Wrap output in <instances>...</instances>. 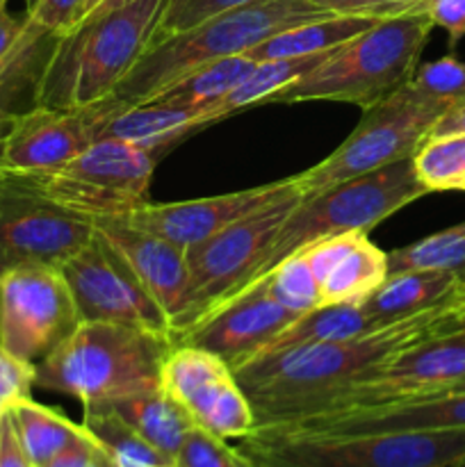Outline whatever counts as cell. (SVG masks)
I'll use <instances>...</instances> for the list:
<instances>
[{
    "label": "cell",
    "instance_id": "1",
    "mask_svg": "<svg viewBox=\"0 0 465 467\" xmlns=\"http://www.w3.org/2000/svg\"><path fill=\"white\" fill-rule=\"evenodd\" d=\"M463 299L363 336L267 351L235 365L232 377L253 406L255 429L290 422L315 400L369 377L413 342L454 328L456 308Z\"/></svg>",
    "mask_w": 465,
    "mask_h": 467
},
{
    "label": "cell",
    "instance_id": "45",
    "mask_svg": "<svg viewBox=\"0 0 465 467\" xmlns=\"http://www.w3.org/2000/svg\"><path fill=\"white\" fill-rule=\"evenodd\" d=\"M14 119H16V112L9 108H5V105L0 103V146H3L5 137L9 135V130H12Z\"/></svg>",
    "mask_w": 465,
    "mask_h": 467
},
{
    "label": "cell",
    "instance_id": "43",
    "mask_svg": "<svg viewBox=\"0 0 465 467\" xmlns=\"http://www.w3.org/2000/svg\"><path fill=\"white\" fill-rule=\"evenodd\" d=\"M465 135V99L451 103L445 112L440 114V119L436 121V126L431 128V135Z\"/></svg>",
    "mask_w": 465,
    "mask_h": 467
},
{
    "label": "cell",
    "instance_id": "3",
    "mask_svg": "<svg viewBox=\"0 0 465 467\" xmlns=\"http://www.w3.org/2000/svg\"><path fill=\"white\" fill-rule=\"evenodd\" d=\"M322 16H328V12L319 9L313 0H251L223 9L190 30L146 46L109 99L119 103H144L203 64L244 55L278 32Z\"/></svg>",
    "mask_w": 465,
    "mask_h": 467
},
{
    "label": "cell",
    "instance_id": "36",
    "mask_svg": "<svg viewBox=\"0 0 465 467\" xmlns=\"http://www.w3.org/2000/svg\"><path fill=\"white\" fill-rule=\"evenodd\" d=\"M244 3H251V0H164L150 44L176 35V32L190 30L196 23Z\"/></svg>",
    "mask_w": 465,
    "mask_h": 467
},
{
    "label": "cell",
    "instance_id": "44",
    "mask_svg": "<svg viewBox=\"0 0 465 467\" xmlns=\"http://www.w3.org/2000/svg\"><path fill=\"white\" fill-rule=\"evenodd\" d=\"M130 3H137V0H100V3L96 5V7L91 9V12L87 14L85 18L103 16V14L114 12V9H121V7H126V5H130ZM85 18H82V21H85ZM73 27H76V26H73Z\"/></svg>",
    "mask_w": 465,
    "mask_h": 467
},
{
    "label": "cell",
    "instance_id": "29",
    "mask_svg": "<svg viewBox=\"0 0 465 467\" xmlns=\"http://www.w3.org/2000/svg\"><path fill=\"white\" fill-rule=\"evenodd\" d=\"M82 427L108 451L114 467H173V461L155 450L109 406H85Z\"/></svg>",
    "mask_w": 465,
    "mask_h": 467
},
{
    "label": "cell",
    "instance_id": "33",
    "mask_svg": "<svg viewBox=\"0 0 465 467\" xmlns=\"http://www.w3.org/2000/svg\"><path fill=\"white\" fill-rule=\"evenodd\" d=\"M267 290L272 299H276L283 308L294 315H304L319 306V285L313 272L299 254H292L283 263H278L258 285ZM251 287V290H253ZM249 292V290H246ZM237 299V296H235Z\"/></svg>",
    "mask_w": 465,
    "mask_h": 467
},
{
    "label": "cell",
    "instance_id": "24",
    "mask_svg": "<svg viewBox=\"0 0 465 467\" xmlns=\"http://www.w3.org/2000/svg\"><path fill=\"white\" fill-rule=\"evenodd\" d=\"M100 406H109L123 422L130 424L144 441L171 461L176 459L187 433L196 427L190 413L162 388Z\"/></svg>",
    "mask_w": 465,
    "mask_h": 467
},
{
    "label": "cell",
    "instance_id": "6",
    "mask_svg": "<svg viewBox=\"0 0 465 467\" xmlns=\"http://www.w3.org/2000/svg\"><path fill=\"white\" fill-rule=\"evenodd\" d=\"M424 194H429V192L415 176L413 160L406 158L372 173L354 178V181L342 182V185L322 192V194L304 196V201L296 205L294 213L287 217L278 235L267 246L258 267L251 272L244 285L228 301L258 285L278 263L290 258L304 246L313 244L322 237L340 235V233H369L374 226L399 213L401 208L422 199ZM228 301H223V304H228Z\"/></svg>",
    "mask_w": 465,
    "mask_h": 467
},
{
    "label": "cell",
    "instance_id": "18",
    "mask_svg": "<svg viewBox=\"0 0 465 467\" xmlns=\"http://www.w3.org/2000/svg\"><path fill=\"white\" fill-rule=\"evenodd\" d=\"M91 223L96 237L121 258L132 276L162 306L173 327L187 295V249L130 226L121 217L91 219Z\"/></svg>",
    "mask_w": 465,
    "mask_h": 467
},
{
    "label": "cell",
    "instance_id": "11",
    "mask_svg": "<svg viewBox=\"0 0 465 467\" xmlns=\"http://www.w3.org/2000/svg\"><path fill=\"white\" fill-rule=\"evenodd\" d=\"M460 379H465V327H454L413 342L369 377L319 397L290 422L445 395Z\"/></svg>",
    "mask_w": 465,
    "mask_h": 467
},
{
    "label": "cell",
    "instance_id": "25",
    "mask_svg": "<svg viewBox=\"0 0 465 467\" xmlns=\"http://www.w3.org/2000/svg\"><path fill=\"white\" fill-rule=\"evenodd\" d=\"M253 67L255 62H251L246 55L217 59V62L203 64V67L185 73L173 85H169L167 89H162L153 99L144 100V103L185 109H212L228 91L235 89L249 76Z\"/></svg>",
    "mask_w": 465,
    "mask_h": 467
},
{
    "label": "cell",
    "instance_id": "47",
    "mask_svg": "<svg viewBox=\"0 0 465 467\" xmlns=\"http://www.w3.org/2000/svg\"><path fill=\"white\" fill-rule=\"evenodd\" d=\"M456 392H465V379H460L459 383H454V386H451L445 395H456Z\"/></svg>",
    "mask_w": 465,
    "mask_h": 467
},
{
    "label": "cell",
    "instance_id": "9",
    "mask_svg": "<svg viewBox=\"0 0 465 467\" xmlns=\"http://www.w3.org/2000/svg\"><path fill=\"white\" fill-rule=\"evenodd\" d=\"M167 150L126 141H91L67 164L48 171H5L27 190L87 219L126 217L149 203L150 181Z\"/></svg>",
    "mask_w": 465,
    "mask_h": 467
},
{
    "label": "cell",
    "instance_id": "26",
    "mask_svg": "<svg viewBox=\"0 0 465 467\" xmlns=\"http://www.w3.org/2000/svg\"><path fill=\"white\" fill-rule=\"evenodd\" d=\"M9 415H12L18 441L35 467H46L67 447L87 436V429L82 424L71 422L59 410L36 404L32 397L14 404Z\"/></svg>",
    "mask_w": 465,
    "mask_h": 467
},
{
    "label": "cell",
    "instance_id": "5",
    "mask_svg": "<svg viewBox=\"0 0 465 467\" xmlns=\"http://www.w3.org/2000/svg\"><path fill=\"white\" fill-rule=\"evenodd\" d=\"M433 23L419 12L378 18L337 46L304 78L269 99L272 105L333 100L369 109L408 85ZM267 103V105H269Z\"/></svg>",
    "mask_w": 465,
    "mask_h": 467
},
{
    "label": "cell",
    "instance_id": "49",
    "mask_svg": "<svg viewBox=\"0 0 465 467\" xmlns=\"http://www.w3.org/2000/svg\"><path fill=\"white\" fill-rule=\"evenodd\" d=\"M7 410H9V409H5V406H3V404H0V418H3V415H5V413H7Z\"/></svg>",
    "mask_w": 465,
    "mask_h": 467
},
{
    "label": "cell",
    "instance_id": "28",
    "mask_svg": "<svg viewBox=\"0 0 465 467\" xmlns=\"http://www.w3.org/2000/svg\"><path fill=\"white\" fill-rule=\"evenodd\" d=\"M326 55L328 53L301 55V57H278L255 62V67L251 68L249 76H246L235 89L228 91L212 109L226 119L231 117V114L240 112V109L255 108V105H267L272 96H276L278 91L294 85V82L299 80V78H304L310 68L317 67Z\"/></svg>",
    "mask_w": 465,
    "mask_h": 467
},
{
    "label": "cell",
    "instance_id": "42",
    "mask_svg": "<svg viewBox=\"0 0 465 467\" xmlns=\"http://www.w3.org/2000/svg\"><path fill=\"white\" fill-rule=\"evenodd\" d=\"M0 467H35L18 441L9 410L0 418Z\"/></svg>",
    "mask_w": 465,
    "mask_h": 467
},
{
    "label": "cell",
    "instance_id": "10",
    "mask_svg": "<svg viewBox=\"0 0 465 467\" xmlns=\"http://www.w3.org/2000/svg\"><path fill=\"white\" fill-rule=\"evenodd\" d=\"M447 108L450 105L419 94L408 82L374 108L363 109L358 126L328 158L296 173L301 190L305 196L322 194L342 182L413 158Z\"/></svg>",
    "mask_w": 465,
    "mask_h": 467
},
{
    "label": "cell",
    "instance_id": "12",
    "mask_svg": "<svg viewBox=\"0 0 465 467\" xmlns=\"http://www.w3.org/2000/svg\"><path fill=\"white\" fill-rule=\"evenodd\" d=\"M62 267L18 265L0 274V345L39 363L80 324Z\"/></svg>",
    "mask_w": 465,
    "mask_h": 467
},
{
    "label": "cell",
    "instance_id": "35",
    "mask_svg": "<svg viewBox=\"0 0 465 467\" xmlns=\"http://www.w3.org/2000/svg\"><path fill=\"white\" fill-rule=\"evenodd\" d=\"M410 85L429 99L447 105L456 103L465 99V62L454 55H445L433 62L418 64Z\"/></svg>",
    "mask_w": 465,
    "mask_h": 467
},
{
    "label": "cell",
    "instance_id": "31",
    "mask_svg": "<svg viewBox=\"0 0 465 467\" xmlns=\"http://www.w3.org/2000/svg\"><path fill=\"white\" fill-rule=\"evenodd\" d=\"M410 160L427 192H460L465 182V135L427 137Z\"/></svg>",
    "mask_w": 465,
    "mask_h": 467
},
{
    "label": "cell",
    "instance_id": "7",
    "mask_svg": "<svg viewBox=\"0 0 465 467\" xmlns=\"http://www.w3.org/2000/svg\"><path fill=\"white\" fill-rule=\"evenodd\" d=\"M240 441L253 467H465V429L349 436L253 429Z\"/></svg>",
    "mask_w": 465,
    "mask_h": 467
},
{
    "label": "cell",
    "instance_id": "37",
    "mask_svg": "<svg viewBox=\"0 0 465 467\" xmlns=\"http://www.w3.org/2000/svg\"><path fill=\"white\" fill-rule=\"evenodd\" d=\"M87 0H35L26 12L30 32L39 39H57L80 21Z\"/></svg>",
    "mask_w": 465,
    "mask_h": 467
},
{
    "label": "cell",
    "instance_id": "2",
    "mask_svg": "<svg viewBox=\"0 0 465 467\" xmlns=\"http://www.w3.org/2000/svg\"><path fill=\"white\" fill-rule=\"evenodd\" d=\"M162 3L137 0L57 36L36 76L35 105L87 109L109 99L153 39Z\"/></svg>",
    "mask_w": 465,
    "mask_h": 467
},
{
    "label": "cell",
    "instance_id": "32",
    "mask_svg": "<svg viewBox=\"0 0 465 467\" xmlns=\"http://www.w3.org/2000/svg\"><path fill=\"white\" fill-rule=\"evenodd\" d=\"M26 27V16H14L7 12V7L0 9V103L5 108L7 105V96L16 89L18 82L30 80L32 78V89H35V68L36 59L46 62L48 55L41 57V48H32L21 41V32ZM41 71V64H36Z\"/></svg>",
    "mask_w": 465,
    "mask_h": 467
},
{
    "label": "cell",
    "instance_id": "39",
    "mask_svg": "<svg viewBox=\"0 0 465 467\" xmlns=\"http://www.w3.org/2000/svg\"><path fill=\"white\" fill-rule=\"evenodd\" d=\"M313 3L328 14H363V16L386 18L415 12L419 0H313Z\"/></svg>",
    "mask_w": 465,
    "mask_h": 467
},
{
    "label": "cell",
    "instance_id": "15",
    "mask_svg": "<svg viewBox=\"0 0 465 467\" xmlns=\"http://www.w3.org/2000/svg\"><path fill=\"white\" fill-rule=\"evenodd\" d=\"M160 386L190 413L196 427L232 441L255 429V413L232 368L201 347L176 345L160 372Z\"/></svg>",
    "mask_w": 465,
    "mask_h": 467
},
{
    "label": "cell",
    "instance_id": "22",
    "mask_svg": "<svg viewBox=\"0 0 465 467\" xmlns=\"http://www.w3.org/2000/svg\"><path fill=\"white\" fill-rule=\"evenodd\" d=\"M386 278V251L378 249L367 233H354L349 246L317 283L319 306L363 304Z\"/></svg>",
    "mask_w": 465,
    "mask_h": 467
},
{
    "label": "cell",
    "instance_id": "21",
    "mask_svg": "<svg viewBox=\"0 0 465 467\" xmlns=\"http://www.w3.org/2000/svg\"><path fill=\"white\" fill-rule=\"evenodd\" d=\"M465 285L456 276L429 269L388 274L386 281L360 304L374 328L463 299Z\"/></svg>",
    "mask_w": 465,
    "mask_h": 467
},
{
    "label": "cell",
    "instance_id": "19",
    "mask_svg": "<svg viewBox=\"0 0 465 467\" xmlns=\"http://www.w3.org/2000/svg\"><path fill=\"white\" fill-rule=\"evenodd\" d=\"M91 144L85 109L32 105L16 112L14 126L0 146V171L32 173L67 164Z\"/></svg>",
    "mask_w": 465,
    "mask_h": 467
},
{
    "label": "cell",
    "instance_id": "16",
    "mask_svg": "<svg viewBox=\"0 0 465 467\" xmlns=\"http://www.w3.org/2000/svg\"><path fill=\"white\" fill-rule=\"evenodd\" d=\"M296 317L299 315L283 308L267 290L253 287L205 315L176 345L208 349L235 368L260 354Z\"/></svg>",
    "mask_w": 465,
    "mask_h": 467
},
{
    "label": "cell",
    "instance_id": "40",
    "mask_svg": "<svg viewBox=\"0 0 465 467\" xmlns=\"http://www.w3.org/2000/svg\"><path fill=\"white\" fill-rule=\"evenodd\" d=\"M415 12L424 14L433 27H442L450 36V48L465 39V0H419Z\"/></svg>",
    "mask_w": 465,
    "mask_h": 467
},
{
    "label": "cell",
    "instance_id": "30",
    "mask_svg": "<svg viewBox=\"0 0 465 467\" xmlns=\"http://www.w3.org/2000/svg\"><path fill=\"white\" fill-rule=\"evenodd\" d=\"M408 269L451 274L465 285V222L388 254V274Z\"/></svg>",
    "mask_w": 465,
    "mask_h": 467
},
{
    "label": "cell",
    "instance_id": "51",
    "mask_svg": "<svg viewBox=\"0 0 465 467\" xmlns=\"http://www.w3.org/2000/svg\"><path fill=\"white\" fill-rule=\"evenodd\" d=\"M32 3H35V0H27V7H30V5H32Z\"/></svg>",
    "mask_w": 465,
    "mask_h": 467
},
{
    "label": "cell",
    "instance_id": "23",
    "mask_svg": "<svg viewBox=\"0 0 465 467\" xmlns=\"http://www.w3.org/2000/svg\"><path fill=\"white\" fill-rule=\"evenodd\" d=\"M377 21L378 18L363 16V14H328V16L278 32V35L260 41L255 48L244 55L251 62H264V59L331 53L345 41L354 39L356 35L372 27Z\"/></svg>",
    "mask_w": 465,
    "mask_h": 467
},
{
    "label": "cell",
    "instance_id": "4",
    "mask_svg": "<svg viewBox=\"0 0 465 467\" xmlns=\"http://www.w3.org/2000/svg\"><path fill=\"white\" fill-rule=\"evenodd\" d=\"M173 342L109 322H80L76 331L36 363L35 386L62 392L85 406L158 390Z\"/></svg>",
    "mask_w": 465,
    "mask_h": 467
},
{
    "label": "cell",
    "instance_id": "27",
    "mask_svg": "<svg viewBox=\"0 0 465 467\" xmlns=\"http://www.w3.org/2000/svg\"><path fill=\"white\" fill-rule=\"evenodd\" d=\"M372 322L363 313L360 304L317 306V308L299 315L292 324H287L260 354L290 349V347L346 340V337L363 336V333L372 331Z\"/></svg>",
    "mask_w": 465,
    "mask_h": 467
},
{
    "label": "cell",
    "instance_id": "41",
    "mask_svg": "<svg viewBox=\"0 0 465 467\" xmlns=\"http://www.w3.org/2000/svg\"><path fill=\"white\" fill-rule=\"evenodd\" d=\"M46 467H114V463L108 451L87 433L71 447H67L62 454L55 456Z\"/></svg>",
    "mask_w": 465,
    "mask_h": 467
},
{
    "label": "cell",
    "instance_id": "8",
    "mask_svg": "<svg viewBox=\"0 0 465 467\" xmlns=\"http://www.w3.org/2000/svg\"><path fill=\"white\" fill-rule=\"evenodd\" d=\"M304 196L296 176H290L269 203L187 249V295L173 319V345L244 285Z\"/></svg>",
    "mask_w": 465,
    "mask_h": 467
},
{
    "label": "cell",
    "instance_id": "20",
    "mask_svg": "<svg viewBox=\"0 0 465 467\" xmlns=\"http://www.w3.org/2000/svg\"><path fill=\"white\" fill-rule=\"evenodd\" d=\"M91 141L114 140L141 149L169 150L191 132L223 121L214 109L169 108L158 103H119L105 99L85 109Z\"/></svg>",
    "mask_w": 465,
    "mask_h": 467
},
{
    "label": "cell",
    "instance_id": "50",
    "mask_svg": "<svg viewBox=\"0 0 465 467\" xmlns=\"http://www.w3.org/2000/svg\"><path fill=\"white\" fill-rule=\"evenodd\" d=\"M7 3H9V0H0V9H3V7H7Z\"/></svg>",
    "mask_w": 465,
    "mask_h": 467
},
{
    "label": "cell",
    "instance_id": "17",
    "mask_svg": "<svg viewBox=\"0 0 465 467\" xmlns=\"http://www.w3.org/2000/svg\"><path fill=\"white\" fill-rule=\"evenodd\" d=\"M285 182L287 178H281V181L231 192V194L178 201V203H150L149 201L121 219L130 226L164 237L182 249H190L231 226L237 219L251 214L260 205L269 203L285 187Z\"/></svg>",
    "mask_w": 465,
    "mask_h": 467
},
{
    "label": "cell",
    "instance_id": "48",
    "mask_svg": "<svg viewBox=\"0 0 465 467\" xmlns=\"http://www.w3.org/2000/svg\"><path fill=\"white\" fill-rule=\"evenodd\" d=\"M98 3H100V0H87V5H85V12H82L80 21H82V18H85V16H87V14H89V12H91V9H94V7H96V5H98ZM80 21H78V23H80ZM78 23H76V26H78Z\"/></svg>",
    "mask_w": 465,
    "mask_h": 467
},
{
    "label": "cell",
    "instance_id": "38",
    "mask_svg": "<svg viewBox=\"0 0 465 467\" xmlns=\"http://www.w3.org/2000/svg\"><path fill=\"white\" fill-rule=\"evenodd\" d=\"M36 379V365L14 356L0 345V404L12 409L18 401L27 400Z\"/></svg>",
    "mask_w": 465,
    "mask_h": 467
},
{
    "label": "cell",
    "instance_id": "46",
    "mask_svg": "<svg viewBox=\"0 0 465 467\" xmlns=\"http://www.w3.org/2000/svg\"><path fill=\"white\" fill-rule=\"evenodd\" d=\"M454 327H465V299L460 301L459 308H456V315H454Z\"/></svg>",
    "mask_w": 465,
    "mask_h": 467
},
{
    "label": "cell",
    "instance_id": "14",
    "mask_svg": "<svg viewBox=\"0 0 465 467\" xmlns=\"http://www.w3.org/2000/svg\"><path fill=\"white\" fill-rule=\"evenodd\" d=\"M82 322H109L141 328L173 342L162 306L144 290L117 254L96 237L62 265Z\"/></svg>",
    "mask_w": 465,
    "mask_h": 467
},
{
    "label": "cell",
    "instance_id": "13",
    "mask_svg": "<svg viewBox=\"0 0 465 467\" xmlns=\"http://www.w3.org/2000/svg\"><path fill=\"white\" fill-rule=\"evenodd\" d=\"M91 240V219L59 208L0 171V274L32 263L62 267Z\"/></svg>",
    "mask_w": 465,
    "mask_h": 467
},
{
    "label": "cell",
    "instance_id": "34",
    "mask_svg": "<svg viewBox=\"0 0 465 467\" xmlns=\"http://www.w3.org/2000/svg\"><path fill=\"white\" fill-rule=\"evenodd\" d=\"M173 467H253V463L242 454L240 447H231L223 438L194 427L182 441Z\"/></svg>",
    "mask_w": 465,
    "mask_h": 467
},
{
    "label": "cell",
    "instance_id": "52",
    "mask_svg": "<svg viewBox=\"0 0 465 467\" xmlns=\"http://www.w3.org/2000/svg\"><path fill=\"white\" fill-rule=\"evenodd\" d=\"M460 192H465V182H463V187H460Z\"/></svg>",
    "mask_w": 465,
    "mask_h": 467
}]
</instances>
